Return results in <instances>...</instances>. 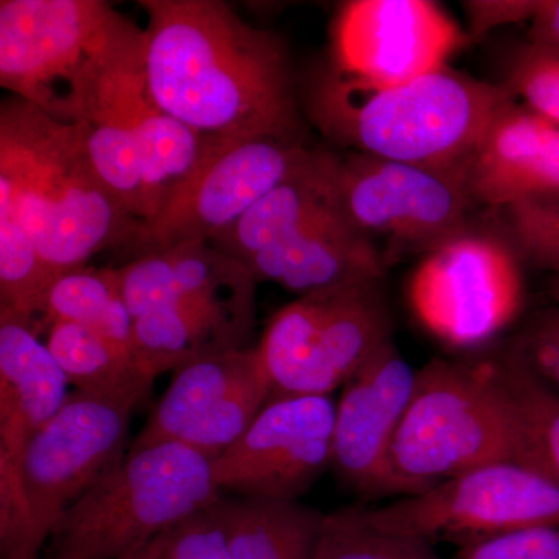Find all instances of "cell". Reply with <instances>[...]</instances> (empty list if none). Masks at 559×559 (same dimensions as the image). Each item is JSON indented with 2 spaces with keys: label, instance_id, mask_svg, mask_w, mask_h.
<instances>
[{
  "label": "cell",
  "instance_id": "6da1fadb",
  "mask_svg": "<svg viewBox=\"0 0 559 559\" xmlns=\"http://www.w3.org/2000/svg\"><path fill=\"white\" fill-rule=\"evenodd\" d=\"M146 86L162 109L219 142L300 139L286 44L221 0H143Z\"/></svg>",
  "mask_w": 559,
  "mask_h": 559
},
{
  "label": "cell",
  "instance_id": "7a4b0ae2",
  "mask_svg": "<svg viewBox=\"0 0 559 559\" xmlns=\"http://www.w3.org/2000/svg\"><path fill=\"white\" fill-rule=\"evenodd\" d=\"M305 105L322 134L352 153L463 176L516 98L507 86L448 66L396 86H371L330 64L308 84Z\"/></svg>",
  "mask_w": 559,
  "mask_h": 559
},
{
  "label": "cell",
  "instance_id": "3957f363",
  "mask_svg": "<svg viewBox=\"0 0 559 559\" xmlns=\"http://www.w3.org/2000/svg\"><path fill=\"white\" fill-rule=\"evenodd\" d=\"M0 204L58 274L102 250L131 248L142 224L95 171L86 124L62 123L17 97L0 108Z\"/></svg>",
  "mask_w": 559,
  "mask_h": 559
},
{
  "label": "cell",
  "instance_id": "277c9868",
  "mask_svg": "<svg viewBox=\"0 0 559 559\" xmlns=\"http://www.w3.org/2000/svg\"><path fill=\"white\" fill-rule=\"evenodd\" d=\"M145 31L100 0H2L0 84L62 123H87L103 80Z\"/></svg>",
  "mask_w": 559,
  "mask_h": 559
},
{
  "label": "cell",
  "instance_id": "5b68a950",
  "mask_svg": "<svg viewBox=\"0 0 559 559\" xmlns=\"http://www.w3.org/2000/svg\"><path fill=\"white\" fill-rule=\"evenodd\" d=\"M215 460L180 441L130 451L60 518L44 557L121 559L224 498Z\"/></svg>",
  "mask_w": 559,
  "mask_h": 559
},
{
  "label": "cell",
  "instance_id": "8992f818",
  "mask_svg": "<svg viewBox=\"0 0 559 559\" xmlns=\"http://www.w3.org/2000/svg\"><path fill=\"white\" fill-rule=\"evenodd\" d=\"M516 462L506 395L489 358L432 359L414 393L390 455L392 496H414L479 466Z\"/></svg>",
  "mask_w": 559,
  "mask_h": 559
},
{
  "label": "cell",
  "instance_id": "52a82bcc",
  "mask_svg": "<svg viewBox=\"0 0 559 559\" xmlns=\"http://www.w3.org/2000/svg\"><path fill=\"white\" fill-rule=\"evenodd\" d=\"M390 340L392 316L373 282L297 297L275 312L257 348L271 399L331 396Z\"/></svg>",
  "mask_w": 559,
  "mask_h": 559
},
{
  "label": "cell",
  "instance_id": "ba28073f",
  "mask_svg": "<svg viewBox=\"0 0 559 559\" xmlns=\"http://www.w3.org/2000/svg\"><path fill=\"white\" fill-rule=\"evenodd\" d=\"M334 201L342 218L373 241L389 242L388 264L403 253H429L466 234L476 204L462 175L367 154H334Z\"/></svg>",
  "mask_w": 559,
  "mask_h": 559
},
{
  "label": "cell",
  "instance_id": "9c48e42d",
  "mask_svg": "<svg viewBox=\"0 0 559 559\" xmlns=\"http://www.w3.org/2000/svg\"><path fill=\"white\" fill-rule=\"evenodd\" d=\"M145 396L73 390L33 439L24 463L25 559L44 554L57 522L123 457L132 414Z\"/></svg>",
  "mask_w": 559,
  "mask_h": 559
},
{
  "label": "cell",
  "instance_id": "30bf717a",
  "mask_svg": "<svg viewBox=\"0 0 559 559\" xmlns=\"http://www.w3.org/2000/svg\"><path fill=\"white\" fill-rule=\"evenodd\" d=\"M419 325L447 347H481L524 305L520 255L510 242L471 231L426 253L407 285Z\"/></svg>",
  "mask_w": 559,
  "mask_h": 559
},
{
  "label": "cell",
  "instance_id": "8fae6325",
  "mask_svg": "<svg viewBox=\"0 0 559 559\" xmlns=\"http://www.w3.org/2000/svg\"><path fill=\"white\" fill-rule=\"evenodd\" d=\"M377 527L436 543L471 540L532 527H559V487L518 462L460 474L389 506L366 509Z\"/></svg>",
  "mask_w": 559,
  "mask_h": 559
},
{
  "label": "cell",
  "instance_id": "7c38bea8",
  "mask_svg": "<svg viewBox=\"0 0 559 559\" xmlns=\"http://www.w3.org/2000/svg\"><path fill=\"white\" fill-rule=\"evenodd\" d=\"M319 154L301 140L219 143L159 215L140 224L131 248L143 257L180 242L215 240L275 187L308 170Z\"/></svg>",
  "mask_w": 559,
  "mask_h": 559
},
{
  "label": "cell",
  "instance_id": "4fadbf2b",
  "mask_svg": "<svg viewBox=\"0 0 559 559\" xmlns=\"http://www.w3.org/2000/svg\"><path fill=\"white\" fill-rule=\"evenodd\" d=\"M70 395L57 360L28 320L0 308V555L25 559L24 463L33 439Z\"/></svg>",
  "mask_w": 559,
  "mask_h": 559
},
{
  "label": "cell",
  "instance_id": "5bb4252c",
  "mask_svg": "<svg viewBox=\"0 0 559 559\" xmlns=\"http://www.w3.org/2000/svg\"><path fill=\"white\" fill-rule=\"evenodd\" d=\"M271 400L257 345L216 349L183 364L131 448L180 441L218 459Z\"/></svg>",
  "mask_w": 559,
  "mask_h": 559
},
{
  "label": "cell",
  "instance_id": "9a60e30c",
  "mask_svg": "<svg viewBox=\"0 0 559 559\" xmlns=\"http://www.w3.org/2000/svg\"><path fill=\"white\" fill-rule=\"evenodd\" d=\"M334 418L331 396L271 399L240 439L215 459L221 491L299 500L333 463Z\"/></svg>",
  "mask_w": 559,
  "mask_h": 559
},
{
  "label": "cell",
  "instance_id": "2e32d148",
  "mask_svg": "<svg viewBox=\"0 0 559 559\" xmlns=\"http://www.w3.org/2000/svg\"><path fill=\"white\" fill-rule=\"evenodd\" d=\"M463 35L429 0H353L331 25V66L371 86H396L447 68Z\"/></svg>",
  "mask_w": 559,
  "mask_h": 559
},
{
  "label": "cell",
  "instance_id": "e0dca14e",
  "mask_svg": "<svg viewBox=\"0 0 559 559\" xmlns=\"http://www.w3.org/2000/svg\"><path fill=\"white\" fill-rule=\"evenodd\" d=\"M415 381L417 370L390 340L342 388L331 466L364 498L392 496L390 455Z\"/></svg>",
  "mask_w": 559,
  "mask_h": 559
},
{
  "label": "cell",
  "instance_id": "ac0fdd59",
  "mask_svg": "<svg viewBox=\"0 0 559 559\" xmlns=\"http://www.w3.org/2000/svg\"><path fill=\"white\" fill-rule=\"evenodd\" d=\"M143 47L145 39L110 70L98 97L119 110L138 139L148 202L146 221H151L223 142L191 130L153 100L143 69Z\"/></svg>",
  "mask_w": 559,
  "mask_h": 559
},
{
  "label": "cell",
  "instance_id": "d6986e66",
  "mask_svg": "<svg viewBox=\"0 0 559 559\" xmlns=\"http://www.w3.org/2000/svg\"><path fill=\"white\" fill-rule=\"evenodd\" d=\"M255 282H271L299 297L382 282L385 264L373 241L342 218L336 205L301 224L246 261Z\"/></svg>",
  "mask_w": 559,
  "mask_h": 559
},
{
  "label": "cell",
  "instance_id": "ffe728a7",
  "mask_svg": "<svg viewBox=\"0 0 559 559\" xmlns=\"http://www.w3.org/2000/svg\"><path fill=\"white\" fill-rule=\"evenodd\" d=\"M463 180L474 202L491 209L559 201L558 124L511 106L474 150Z\"/></svg>",
  "mask_w": 559,
  "mask_h": 559
},
{
  "label": "cell",
  "instance_id": "44dd1931",
  "mask_svg": "<svg viewBox=\"0 0 559 559\" xmlns=\"http://www.w3.org/2000/svg\"><path fill=\"white\" fill-rule=\"evenodd\" d=\"M132 316L175 304H213L255 312V278L210 241H186L119 267Z\"/></svg>",
  "mask_w": 559,
  "mask_h": 559
},
{
  "label": "cell",
  "instance_id": "7402d4cb",
  "mask_svg": "<svg viewBox=\"0 0 559 559\" xmlns=\"http://www.w3.org/2000/svg\"><path fill=\"white\" fill-rule=\"evenodd\" d=\"M255 312L213 304H175L134 318L131 355L143 377L154 381L198 356L248 347Z\"/></svg>",
  "mask_w": 559,
  "mask_h": 559
},
{
  "label": "cell",
  "instance_id": "603a6c76",
  "mask_svg": "<svg viewBox=\"0 0 559 559\" xmlns=\"http://www.w3.org/2000/svg\"><path fill=\"white\" fill-rule=\"evenodd\" d=\"M333 167L334 154L320 151L308 170L280 183L229 230L210 242L245 264L289 231L336 205Z\"/></svg>",
  "mask_w": 559,
  "mask_h": 559
},
{
  "label": "cell",
  "instance_id": "cb8c5ba5",
  "mask_svg": "<svg viewBox=\"0 0 559 559\" xmlns=\"http://www.w3.org/2000/svg\"><path fill=\"white\" fill-rule=\"evenodd\" d=\"M513 421L516 462L559 487V392L507 347L489 358Z\"/></svg>",
  "mask_w": 559,
  "mask_h": 559
},
{
  "label": "cell",
  "instance_id": "d4e9b609",
  "mask_svg": "<svg viewBox=\"0 0 559 559\" xmlns=\"http://www.w3.org/2000/svg\"><path fill=\"white\" fill-rule=\"evenodd\" d=\"M231 559H316L323 518L299 500L223 499Z\"/></svg>",
  "mask_w": 559,
  "mask_h": 559
},
{
  "label": "cell",
  "instance_id": "484cf974",
  "mask_svg": "<svg viewBox=\"0 0 559 559\" xmlns=\"http://www.w3.org/2000/svg\"><path fill=\"white\" fill-rule=\"evenodd\" d=\"M55 322L79 323L131 352L134 316L119 270L81 266L61 272L44 307L43 336Z\"/></svg>",
  "mask_w": 559,
  "mask_h": 559
},
{
  "label": "cell",
  "instance_id": "4316f807",
  "mask_svg": "<svg viewBox=\"0 0 559 559\" xmlns=\"http://www.w3.org/2000/svg\"><path fill=\"white\" fill-rule=\"evenodd\" d=\"M69 385L81 392L148 396L154 381L143 377L130 349L72 322L51 323L44 334Z\"/></svg>",
  "mask_w": 559,
  "mask_h": 559
},
{
  "label": "cell",
  "instance_id": "83f0119b",
  "mask_svg": "<svg viewBox=\"0 0 559 559\" xmlns=\"http://www.w3.org/2000/svg\"><path fill=\"white\" fill-rule=\"evenodd\" d=\"M86 124L92 165L121 207L140 223L148 219L145 176L138 139L127 119L105 98Z\"/></svg>",
  "mask_w": 559,
  "mask_h": 559
},
{
  "label": "cell",
  "instance_id": "f1b7e54d",
  "mask_svg": "<svg viewBox=\"0 0 559 559\" xmlns=\"http://www.w3.org/2000/svg\"><path fill=\"white\" fill-rule=\"evenodd\" d=\"M58 275L10 210L0 204V308L28 320L43 336L44 307Z\"/></svg>",
  "mask_w": 559,
  "mask_h": 559
},
{
  "label": "cell",
  "instance_id": "f546056e",
  "mask_svg": "<svg viewBox=\"0 0 559 559\" xmlns=\"http://www.w3.org/2000/svg\"><path fill=\"white\" fill-rule=\"evenodd\" d=\"M316 559H444L429 540L377 527L366 509L325 514Z\"/></svg>",
  "mask_w": 559,
  "mask_h": 559
},
{
  "label": "cell",
  "instance_id": "4dcf8cb0",
  "mask_svg": "<svg viewBox=\"0 0 559 559\" xmlns=\"http://www.w3.org/2000/svg\"><path fill=\"white\" fill-rule=\"evenodd\" d=\"M499 210L518 255L559 280V201H524Z\"/></svg>",
  "mask_w": 559,
  "mask_h": 559
},
{
  "label": "cell",
  "instance_id": "1f68e13d",
  "mask_svg": "<svg viewBox=\"0 0 559 559\" xmlns=\"http://www.w3.org/2000/svg\"><path fill=\"white\" fill-rule=\"evenodd\" d=\"M223 499L168 530L157 559H231Z\"/></svg>",
  "mask_w": 559,
  "mask_h": 559
},
{
  "label": "cell",
  "instance_id": "d6a6232c",
  "mask_svg": "<svg viewBox=\"0 0 559 559\" xmlns=\"http://www.w3.org/2000/svg\"><path fill=\"white\" fill-rule=\"evenodd\" d=\"M509 87L521 97L527 109L559 127V60L533 49L522 51L511 69Z\"/></svg>",
  "mask_w": 559,
  "mask_h": 559
},
{
  "label": "cell",
  "instance_id": "836d02e7",
  "mask_svg": "<svg viewBox=\"0 0 559 559\" xmlns=\"http://www.w3.org/2000/svg\"><path fill=\"white\" fill-rule=\"evenodd\" d=\"M455 559H559V527H532L471 540Z\"/></svg>",
  "mask_w": 559,
  "mask_h": 559
},
{
  "label": "cell",
  "instance_id": "e575fe53",
  "mask_svg": "<svg viewBox=\"0 0 559 559\" xmlns=\"http://www.w3.org/2000/svg\"><path fill=\"white\" fill-rule=\"evenodd\" d=\"M509 345L559 392V304L532 316Z\"/></svg>",
  "mask_w": 559,
  "mask_h": 559
},
{
  "label": "cell",
  "instance_id": "d590c367",
  "mask_svg": "<svg viewBox=\"0 0 559 559\" xmlns=\"http://www.w3.org/2000/svg\"><path fill=\"white\" fill-rule=\"evenodd\" d=\"M536 3L533 0H513V2H468L466 10L469 11L471 32L480 36L492 27L532 20L535 14Z\"/></svg>",
  "mask_w": 559,
  "mask_h": 559
},
{
  "label": "cell",
  "instance_id": "8d00e7d4",
  "mask_svg": "<svg viewBox=\"0 0 559 559\" xmlns=\"http://www.w3.org/2000/svg\"><path fill=\"white\" fill-rule=\"evenodd\" d=\"M528 46L559 60V0H538L530 20Z\"/></svg>",
  "mask_w": 559,
  "mask_h": 559
},
{
  "label": "cell",
  "instance_id": "74e56055",
  "mask_svg": "<svg viewBox=\"0 0 559 559\" xmlns=\"http://www.w3.org/2000/svg\"><path fill=\"white\" fill-rule=\"evenodd\" d=\"M164 538L165 533L159 538L154 539L153 543L140 547V549L132 551V554L121 559H157L159 558L162 546H164Z\"/></svg>",
  "mask_w": 559,
  "mask_h": 559
},
{
  "label": "cell",
  "instance_id": "f35d334b",
  "mask_svg": "<svg viewBox=\"0 0 559 559\" xmlns=\"http://www.w3.org/2000/svg\"><path fill=\"white\" fill-rule=\"evenodd\" d=\"M551 294H554L555 300L559 304V280L551 282Z\"/></svg>",
  "mask_w": 559,
  "mask_h": 559
},
{
  "label": "cell",
  "instance_id": "ab89813d",
  "mask_svg": "<svg viewBox=\"0 0 559 559\" xmlns=\"http://www.w3.org/2000/svg\"><path fill=\"white\" fill-rule=\"evenodd\" d=\"M31 559H49V558H46V557H38V558H31Z\"/></svg>",
  "mask_w": 559,
  "mask_h": 559
}]
</instances>
